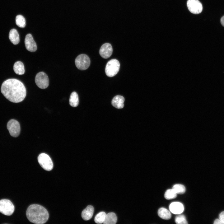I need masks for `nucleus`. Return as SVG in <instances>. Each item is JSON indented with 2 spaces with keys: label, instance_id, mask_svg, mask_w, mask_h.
I'll return each instance as SVG.
<instances>
[{
  "label": "nucleus",
  "instance_id": "nucleus-1",
  "mask_svg": "<svg viewBox=\"0 0 224 224\" xmlns=\"http://www.w3.org/2000/svg\"><path fill=\"white\" fill-rule=\"evenodd\" d=\"M1 92L10 101L19 103L23 101L26 95V90L23 83L18 80L11 78L2 84Z\"/></svg>",
  "mask_w": 224,
  "mask_h": 224
},
{
  "label": "nucleus",
  "instance_id": "nucleus-2",
  "mask_svg": "<svg viewBox=\"0 0 224 224\" xmlns=\"http://www.w3.org/2000/svg\"><path fill=\"white\" fill-rule=\"evenodd\" d=\"M26 217L31 222L36 224H43L48 220L49 215L46 209L38 204L31 205L27 208Z\"/></svg>",
  "mask_w": 224,
  "mask_h": 224
},
{
  "label": "nucleus",
  "instance_id": "nucleus-3",
  "mask_svg": "<svg viewBox=\"0 0 224 224\" xmlns=\"http://www.w3.org/2000/svg\"><path fill=\"white\" fill-rule=\"evenodd\" d=\"M120 63L116 59H112L107 63L105 71L106 75L110 77L115 76L118 72L120 68Z\"/></svg>",
  "mask_w": 224,
  "mask_h": 224
},
{
  "label": "nucleus",
  "instance_id": "nucleus-4",
  "mask_svg": "<svg viewBox=\"0 0 224 224\" xmlns=\"http://www.w3.org/2000/svg\"><path fill=\"white\" fill-rule=\"evenodd\" d=\"M38 161L41 167L45 170L49 171L52 169L53 163L47 154L44 153L40 154L38 157Z\"/></svg>",
  "mask_w": 224,
  "mask_h": 224
},
{
  "label": "nucleus",
  "instance_id": "nucleus-5",
  "mask_svg": "<svg viewBox=\"0 0 224 224\" xmlns=\"http://www.w3.org/2000/svg\"><path fill=\"white\" fill-rule=\"evenodd\" d=\"M75 63L77 68L81 70H85L89 67L90 60L88 56L84 54L79 55L76 58Z\"/></svg>",
  "mask_w": 224,
  "mask_h": 224
},
{
  "label": "nucleus",
  "instance_id": "nucleus-6",
  "mask_svg": "<svg viewBox=\"0 0 224 224\" xmlns=\"http://www.w3.org/2000/svg\"><path fill=\"white\" fill-rule=\"evenodd\" d=\"M14 206L9 200L2 199L0 200V212L5 215L10 216L14 212Z\"/></svg>",
  "mask_w": 224,
  "mask_h": 224
},
{
  "label": "nucleus",
  "instance_id": "nucleus-7",
  "mask_svg": "<svg viewBox=\"0 0 224 224\" xmlns=\"http://www.w3.org/2000/svg\"><path fill=\"white\" fill-rule=\"evenodd\" d=\"M35 82L37 86L41 89H45L49 85L48 77L47 74L43 72H39L36 74Z\"/></svg>",
  "mask_w": 224,
  "mask_h": 224
},
{
  "label": "nucleus",
  "instance_id": "nucleus-8",
  "mask_svg": "<svg viewBox=\"0 0 224 224\" xmlns=\"http://www.w3.org/2000/svg\"><path fill=\"white\" fill-rule=\"evenodd\" d=\"M7 128L11 136L17 137L20 133V126L19 123L14 119L10 120L7 124Z\"/></svg>",
  "mask_w": 224,
  "mask_h": 224
},
{
  "label": "nucleus",
  "instance_id": "nucleus-9",
  "mask_svg": "<svg viewBox=\"0 0 224 224\" xmlns=\"http://www.w3.org/2000/svg\"><path fill=\"white\" fill-rule=\"evenodd\" d=\"M187 6L190 12L194 14L200 13L203 10L202 5L198 0H188Z\"/></svg>",
  "mask_w": 224,
  "mask_h": 224
},
{
  "label": "nucleus",
  "instance_id": "nucleus-10",
  "mask_svg": "<svg viewBox=\"0 0 224 224\" xmlns=\"http://www.w3.org/2000/svg\"><path fill=\"white\" fill-rule=\"evenodd\" d=\"M25 44L26 48L28 51L34 52L36 50L37 47L36 43L31 34H28L26 35Z\"/></svg>",
  "mask_w": 224,
  "mask_h": 224
},
{
  "label": "nucleus",
  "instance_id": "nucleus-11",
  "mask_svg": "<svg viewBox=\"0 0 224 224\" xmlns=\"http://www.w3.org/2000/svg\"><path fill=\"white\" fill-rule=\"evenodd\" d=\"M112 52L111 45L109 43H106L101 46L99 50V54L103 58H107L111 56Z\"/></svg>",
  "mask_w": 224,
  "mask_h": 224
},
{
  "label": "nucleus",
  "instance_id": "nucleus-12",
  "mask_svg": "<svg viewBox=\"0 0 224 224\" xmlns=\"http://www.w3.org/2000/svg\"><path fill=\"white\" fill-rule=\"evenodd\" d=\"M170 211L174 214H180L184 210V206L183 204L179 202H174L171 203L169 207Z\"/></svg>",
  "mask_w": 224,
  "mask_h": 224
},
{
  "label": "nucleus",
  "instance_id": "nucleus-13",
  "mask_svg": "<svg viewBox=\"0 0 224 224\" xmlns=\"http://www.w3.org/2000/svg\"><path fill=\"white\" fill-rule=\"evenodd\" d=\"M94 212L93 207L91 205H88L82 211V217L85 220H89L92 217Z\"/></svg>",
  "mask_w": 224,
  "mask_h": 224
},
{
  "label": "nucleus",
  "instance_id": "nucleus-14",
  "mask_svg": "<svg viewBox=\"0 0 224 224\" xmlns=\"http://www.w3.org/2000/svg\"><path fill=\"white\" fill-rule=\"evenodd\" d=\"M124 98L122 96L117 95L114 96L112 100V104L115 108L121 109L124 106Z\"/></svg>",
  "mask_w": 224,
  "mask_h": 224
},
{
  "label": "nucleus",
  "instance_id": "nucleus-15",
  "mask_svg": "<svg viewBox=\"0 0 224 224\" xmlns=\"http://www.w3.org/2000/svg\"><path fill=\"white\" fill-rule=\"evenodd\" d=\"M9 38L11 42L14 45L17 44L19 42V34L17 30L15 29H12L10 30Z\"/></svg>",
  "mask_w": 224,
  "mask_h": 224
},
{
  "label": "nucleus",
  "instance_id": "nucleus-16",
  "mask_svg": "<svg viewBox=\"0 0 224 224\" xmlns=\"http://www.w3.org/2000/svg\"><path fill=\"white\" fill-rule=\"evenodd\" d=\"M117 221V217L115 213L110 212L106 214L103 223L104 224H115Z\"/></svg>",
  "mask_w": 224,
  "mask_h": 224
},
{
  "label": "nucleus",
  "instance_id": "nucleus-17",
  "mask_svg": "<svg viewBox=\"0 0 224 224\" xmlns=\"http://www.w3.org/2000/svg\"><path fill=\"white\" fill-rule=\"evenodd\" d=\"M13 70L16 74L20 75L24 74L25 73V68L23 63L20 61L16 62L14 65Z\"/></svg>",
  "mask_w": 224,
  "mask_h": 224
},
{
  "label": "nucleus",
  "instance_id": "nucleus-18",
  "mask_svg": "<svg viewBox=\"0 0 224 224\" xmlns=\"http://www.w3.org/2000/svg\"><path fill=\"white\" fill-rule=\"evenodd\" d=\"M158 214L160 217L165 220H169L171 217V214L169 211L164 208H161L159 209Z\"/></svg>",
  "mask_w": 224,
  "mask_h": 224
},
{
  "label": "nucleus",
  "instance_id": "nucleus-19",
  "mask_svg": "<svg viewBox=\"0 0 224 224\" xmlns=\"http://www.w3.org/2000/svg\"><path fill=\"white\" fill-rule=\"evenodd\" d=\"M79 104L78 96L77 93L75 91L72 92L69 98V104L73 107L77 106Z\"/></svg>",
  "mask_w": 224,
  "mask_h": 224
},
{
  "label": "nucleus",
  "instance_id": "nucleus-20",
  "mask_svg": "<svg viewBox=\"0 0 224 224\" xmlns=\"http://www.w3.org/2000/svg\"><path fill=\"white\" fill-rule=\"evenodd\" d=\"M16 25L21 28H24L26 26V20L25 18L21 15H17L16 18Z\"/></svg>",
  "mask_w": 224,
  "mask_h": 224
},
{
  "label": "nucleus",
  "instance_id": "nucleus-21",
  "mask_svg": "<svg viewBox=\"0 0 224 224\" xmlns=\"http://www.w3.org/2000/svg\"><path fill=\"white\" fill-rule=\"evenodd\" d=\"M177 194H182L185 191V188L184 186L181 184H177L174 185L172 189Z\"/></svg>",
  "mask_w": 224,
  "mask_h": 224
},
{
  "label": "nucleus",
  "instance_id": "nucleus-22",
  "mask_svg": "<svg viewBox=\"0 0 224 224\" xmlns=\"http://www.w3.org/2000/svg\"><path fill=\"white\" fill-rule=\"evenodd\" d=\"M105 213L104 212H101L98 213L95 216L94 221L97 224H101L104 221L105 215Z\"/></svg>",
  "mask_w": 224,
  "mask_h": 224
},
{
  "label": "nucleus",
  "instance_id": "nucleus-23",
  "mask_svg": "<svg viewBox=\"0 0 224 224\" xmlns=\"http://www.w3.org/2000/svg\"><path fill=\"white\" fill-rule=\"evenodd\" d=\"M177 193L173 189H168L165 192L164 197L167 200L171 199L176 198Z\"/></svg>",
  "mask_w": 224,
  "mask_h": 224
},
{
  "label": "nucleus",
  "instance_id": "nucleus-24",
  "mask_svg": "<svg viewBox=\"0 0 224 224\" xmlns=\"http://www.w3.org/2000/svg\"><path fill=\"white\" fill-rule=\"evenodd\" d=\"M175 223L178 224H187L188 223L185 216L183 215H179L175 219Z\"/></svg>",
  "mask_w": 224,
  "mask_h": 224
},
{
  "label": "nucleus",
  "instance_id": "nucleus-25",
  "mask_svg": "<svg viewBox=\"0 0 224 224\" xmlns=\"http://www.w3.org/2000/svg\"><path fill=\"white\" fill-rule=\"evenodd\" d=\"M219 218L224 224V211L221 212L219 215Z\"/></svg>",
  "mask_w": 224,
  "mask_h": 224
},
{
  "label": "nucleus",
  "instance_id": "nucleus-26",
  "mask_svg": "<svg viewBox=\"0 0 224 224\" xmlns=\"http://www.w3.org/2000/svg\"><path fill=\"white\" fill-rule=\"evenodd\" d=\"M214 224H223V223L221 221V220L219 219H217L215 220L213 222Z\"/></svg>",
  "mask_w": 224,
  "mask_h": 224
},
{
  "label": "nucleus",
  "instance_id": "nucleus-27",
  "mask_svg": "<svg viewBox=\"0 0 224 224\" xmlns=\"http://www.w3.org/2000/svg\"><path fill=\"white\" fill-rule=\"evenodd\" d=\"M221 22L222 25L224 26V16L221 19Z\"/></svg>",
  "mask_w": 224,
  "mask_h": 224
}]
</instances>
